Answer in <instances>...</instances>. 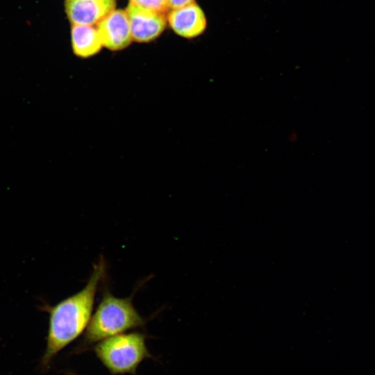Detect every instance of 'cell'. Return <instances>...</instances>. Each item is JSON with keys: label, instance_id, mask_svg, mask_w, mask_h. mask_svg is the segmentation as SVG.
Wrapping results in <instances>:
<instances>
[{"label": "cell", "instance_id": "5b68a950", "mask_svg": "<svg viewBox=\"0 0 375 375\" xmlns=\"http://www.w3.org/2000/svg\"><path fill=\"white\" fill-rule=\"evenodd\" d=\"M103 47L119 51L130 45L133 39L125 10H114L97 24Z\"/></svg>", "mask_w": 375, "mask_h": 375}, {"label": "cell", "instance_id": "52a82bcc", "mask_svg": "<svg viewBox=\"0 0 375 375\" xmlns=\"http://www.w3.org/2000/svg\"><path fill=\"white\" fill-rule=\"evenodd\" d=\"M167 20L172 30L185 38L201 35L206 28V18L202 9L195 3L171 9Z\"/></svg>", "mask_w": 375, "mask_h": 375}, {"label": "cell", "instance_id": "6da1fadb", "mask_svg": "<svg viewBox=\"0 0 375 375\" xmlns=\"http://www.w3.org/2000/svg\"><path fill=\"white\" fill-rule=\"evenodd\" d=\"M106 266L101 257L93 266L86 285L76 293L58 303L44 304L42 310L49 314L47 346L40 367L44 371L53 358L77 339L86 329L91 318L98 288L106 277Z\"/></svg>", "mask_w": 375, "mask_h": 375}, {"label": "cell", "instance_id": "8992f818", "mask_svg": "<svg viewBox=\"0 0 375 375\" xmlns=\"http://www.w3.org/2000/svg\"><path fill=\"white\" fill-rule=\"evenodd\" d=\"M65 11L72 24H97L115 9L116 0H66Z\"/></svg>", "mask_w": 375, "mask_h": 375}, {"label": "cell", "instance_id": "ba28073f", "mask_svg": "<svg viewBox=\"0 0 375 375\" xmlns=\"http://www.w3.org/2000/svg\"><path fill=\"white\" fill-rule=\"evenodd\" d=\"M71 37L73 52L81 58L94 56L103 47L94 25L72 24Z\"/></svg>", "mask_w": 375, "mask_h": 375}, {"label": "cell", "instance_id": "7a4b0ae2", "mask_svg": "<svg viewBox=\"0 0 375 375\" xmlns=\"http://www.w3.org/2000/svg\"><path fill=\"white\" fill-rule=\"evenodd\" d=\"M145 322L133 306L132 297L119 298L104 290L76 351H83L103 340L142 327Z\"/></svg>", "mask_w": 375, "mask_h": 375}, {"label": "cell", "instance_id": "277c9868", "mask_svg": "<svg viewBox=\"0 0 375 375\" xmlns=\"http://www.w3.org/2000/svg\"><path fill=\"white\" fill-rule=\"evenodd\" d=\"M125 11L129 22L132 39L138 42L153 40L166 27L165 13L147 9L131 2Z\"/></svg>", "mask_w": 375, "mask_h": 375}, {"label": "cell", "instance_id": "3957f363", "mask_svg": "<svg viewBox=\"0 0 375 375\" xmlns=\"http://www.w3.org/2000/svg\"><path fill=\"white\" fill-rule=\"evenodd\" d=\"M96 356L112 375L135 374L140 364L151 358L146 336L140 332L118 334L95 345Z\"/></svg>", "mask_w": 375, "mask_h": 375}, {"label": "cell", "instance_id": "30bf717a", "mask_svg": "<svg viewBox=\"0 0 375 375\" xmlns=\"http://www.w3.org/2000/svg\"><path fill=\"white\" fill-rule=\"evenodd\" d=\"M169 9H176L194 2V0H165Z\"/></svg>", "mask_w": 375, "mask_h": 375}, {"label": "cell", "instance_id": "9c48e42d", "mask_svg": "<svg viewBox=\"0 0 375 375\" xmlns=\"http://www.w3.org/2000/svg\"><path fill=\"white\" fill-rule=\"evenodd\" d=\"M131 3L140 7L154 10L159 12L166 13L169 8L165 0H129Z\"/></svg>", "mask_w": 375, "mask_h": 375}, {"label": "cell", "instance_id": "8fae6325", "mask_svg": "<svg viewBox=\"0 0 375 375\" xmlns=\"http://www.w3.org/2000/svg\"><path fill=\"white\" fill-rule=\"evenodd\" d=\"M66 375H77V374L74 372H68L67 373H66Z\"/></svg>", "mask_w": 375, "mask_h": 375}]
</instances>
